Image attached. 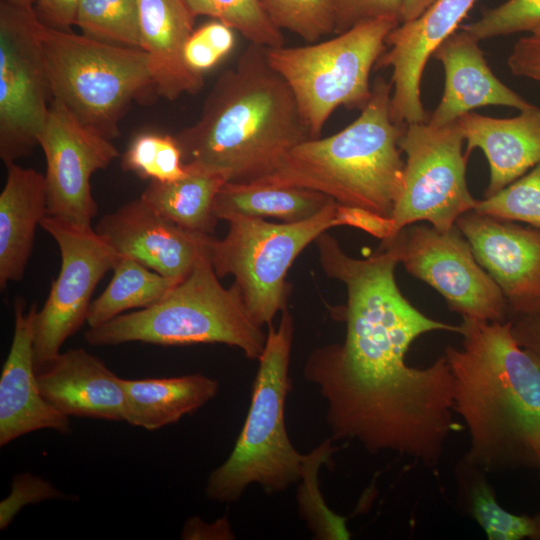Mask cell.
I'll list each match as a JSON object with an SVG mask.
<instances>
[{
    "mask_svg": "<svg viewBox=\"0 0 540 540\" xmlns=\"http://www.w3.org/2000/svg\"><path fill=\"white\" fill-rule=\"evenodd\" d=\"M511 332L519 346L540 359V314L511 319Z\"/></svg>",
    "mask_w": 540,
    "mask_h": 540,
    "instance_id": "43",
    "label": "cell"
},
{
    "mask_svg": "<svg viewBox=\"0 0 540 540\" xmlns=\"http://www.w3.org/2000/svg\"><path fill=\"white\" fill-rule=\"evenodd\" d=\"M33 8L0 3V158L28 156L53 100Z\"/></svg>",
    "mask_w": 540,
    "mask_h": 540,
    "instance_id": "11",
    "label": "cell"
},
{
    "mask_svg": "<svg viewBox=\"0 0 540 540\" xmlns=\"http://www.w3.org/2000/svg\"><path fill=\"white\" fill-rule=\"evenodd\" d=\"M435 0H402V21L409 22L421 16Z\"/></svg>",
    "mask_w": 540,
    "mask_h": 540,
    "instance_id": "44",
    "label": "cell"
},
{
    "mask_svg": "<svg viewBox=\"0 0 540 540\" xmlns=\"http://www.w3.org/2000/svg\"><path fill=\"white\" fill-rule=\"evenodd\" d=\"M334 219L336 226L355 227L382 241L393 237V222L390 217L360 207L337 204Z\"/></svg>",
    "mask_w": 540,
    "mask_h": 540,
    "instance_id": "39",
    "label": "cell"
},
{
    "mask_svg": "<svg viewBox=\"0 0 540 540\" xmlns=\"http://www.w3.org/2000/svg\"><path fill=\"white\" fill-rule=\"evenodd\" d=\"M192 13L208 16L237 30L249 43L267 48L284 46L285 38L260 0H184Z\"/></svg>",
    "mask_w": 540,
    "mask_h": 540,
    "instance_id": "31",
    "label": "cell"
},
{
    "mask_svg": "<svg viewBox=\"0 0 540 540\" xmlns=\"http://www.w3.org/2000/svg\"><path fill=\"white\" fill-rule=\"evenodd\" d=\"M331 198L311 189L257 183L226 182L214 201L217 219L236 215L274 217L297 222L318 213Z\"/></svg>",
    "mask_w": 540,
    "mask_h": 540,
    "instance_id": "26",
    "label": "cell"
},
{
    "mask_svg": "<svg viewBox=\"0 0 540 540\" xmlns=\"http://www.w3.org/2000/svg\"><path fill=\"white\" fill-rule=\"evenodd\" d=\"M121 166L143 179L158 182L174 181L187 174L175 136L158 132L136 135L122 157Z\"/></svg>",
    "mask_w": 540,
    "mask_h": 540,
    "instance_id": "32",
    "label": "cell"
},
{
    "mask_svg": "<svg viewBox=\"0 0 540 540\" xmlns=\"http://www.w3.org/2000/svg\"><path fill=\"white\" fill-rule=\"evenodd\" d=\"M532 33L540 34V26L537 29H535Z\"/></svg>",
    "mask_w": 540,
    "mask_h": 540,
    "instance_id": "46",
    "label": "cell"
},
{
    "mask_svg": "<svg viewBox=\"0 0 540 540\" xmlns=\"http://www.w3.org/2000/svg\"><path fill=\"white\" fill-rule=\"evenodd\" d=\"M280 30L298 35L307 43L334 34L335 0H260Z\"/></svg>",
    "mask_w": 540,
    "mask_h": 540,
    "instance_id": "33",
    "label": "cell"
},
{
    "mask_svg": "<svg viewBox=\"0 0 540 540\" xmlns=\"http://www.w3.org/2000/svg\"><path fill=\"white\" fill-rule=\"evenodd\" d=\"M185 165L184 177L170 182L151 181L140 197L180 227L212 235L218 220L214 201L229 178L225 172L207 166Z\"/></svg>",
    "mask_w": 540,
    "mask_h": 540,
    "instance_id": "25",
    "label": "cell"
},
{
    "mask_svg": "<svg viewBox=\"0 0 540 540\" xmlns=\"http://www.w3.org/2000/svg\"><path fill=\"white\" fill-rule=\"evenodd\" d=\"M54 498L65 495L49 482L29 473L15 476L10 495L0 504V528L6 529L23 506Z\"/></svg>",
    "mask_w": 540,
    "mask_h": 540,
    "instance_id": "38",
    "label": "cell"
},
{
    "mask_svg": "<svg viewBox=\"0 0 540 540\" xmlns=\"http://www.w3.org/2000/svg\"><path fill=\"white\" fill-rule=\"evenodd\" d=\"M477 0H435L417 19L400 23L386 38L390 46L376 68L392 69L390 116L397 125L427 122L420 84L429 57L465 18Z\"/></svg>",
    "mask_w": 540,
    "mask_h": 540,
    "instance_id": "16",
    "label": "cell"
},
{
    "mask_svg": "<svg viewBox=\"0 0 540 540\" xmlns=\"http://www.w3.org/2000/svg\"><path fill=\"white\" fill-rule=\"evenodd\" d=\"M539 472H540V468H539ZM539 479H540V473H539Z\"/></svg>",
    "mask_w": 540,
    "mask_h": 540,
    "instance_id": "47",
    "label": "cell"
},
{
    "mask_svg": "<svg viewBox=\"0 0 540 540\" xmlns=\"http://www.w3.org/2000/svg\"><path fill=\"white\" fill-rule=\"evenodd\" d=\"M332 442L333 439L328 438L306 454L298 481V511L315 539L347 540L350 539V532L346 518L328 508L319 489V469L336 451Z\"/></svg>",
    "mask_w": 540,
    "mask_h": 540,
    "instance_id": "29",
    "label": "cell"
},
{
    "mask_svg": "<svg viewBox=\"0 0 540 540\" xmlns=\"http://www.w3.org/2000/svg\"><path fill=\"white\" fill-rule=\"evenodd\" d=\"M105 290L91 302L87 323L98 327L125 311L158 303L180 281L161 275L128 255H119Z\"/></svg>",
    "mask_w": 540,
    "mask_h": 540,
    "instance_id": "28",
    "label": "cell"
},
{
    "mask_svg": "<svg viewBox=\"0 0 540 540\" xmlns=\"http://www.w3.org/2000/svg\"><path fill=\"white\" fill-rule=\"evenodd\" d=\"M95 230L119 255L178 281L209 254L214 239L180 227L141 197L103 216Z\"/></svg>",
    "mask_w": 540,
    "mask_h": 540,
    "instance_id": "17",
    "label": "cell"
},
{
    "mask_svg": "<svg viewBox=\"0 0 540 540\" xmlns=\"http://www.w3.org/2000/svg\"><path fill=\"white\" fill-rule=\"evenodd\" d=\"M0 194V287L25 273L36 229L48 215L45 175L16 163Z\"/></svg>",
    "mask_w": 540,
    "mask_h": 540,
    "instance_id": "23",
    "label": "cell"
},
{
    "mask_svg": "<svg viewBox=\"0 0 540 540\" xmlns=\"http://www.w3.org/2000/svg\"><path fill=\"white\" fill-rule=\"evenodd\" d=\"M390 18L402 21V0H335V31L341 34L367 21Z\"/></svg>",
    "mask_w": 540,
    "mask_h": 540,
    "instance_id": "37",
    "label": "cell"
},
{
    "mask_svg": "<svg viewBox=\"0 0 540 540\" xmlns=\"http://www.w3.org/2000/svg\"><path fill=\"white\" fill-rule=\"evenodd\" d=\"M455 225L501 289L509 320L540 314V229L475 211L461 215Z\"/></svg>",
    "mask_w": 540,
    "mask_h": 540,
    "instance_id": "15",
    "label": "cell"
},
{
    "mask_svg": "<svg viewBox=\"0 0 540 540\" xmlns=\"http://www.w3.org/2000/svg\"><path fill=\"white\" fill-rule=\"evenodd\" d=\"M141 49L157 95L173 101L182 94H197L204 76L185 63L184 48L194 31L196 16L184 0H137Z\"/></svg>",
    "mask_w": 540,
    "mask_h": 540,
    "instance_id": "21",
    "label": "cell"
},
{
    "mask_svg": "<svg viewBox=\"0 0 540 540\" xmlns=\"http://www.w3.org/2000/svg\"><path fill=\"white\" fill-rule=\"evenodd\" d=\"M53 99L113 140L131 102L154 84L145 51L38 23Z\"/></svg>",
    "mask_w": 540,
    "mask_h": 540,
    "instance_id": "7",
    "label": "cell"
},
{
    "mask_svg": "<svg viewBox=\"0 0 540 540\" xmlns=\"http://www.w3.org/2000/svg\"><path fill=\"white\" fill-rule=\"evenodd\" d=\"M337 204L331 198L318 213L297 222L232 216L226 220V236L213 239L209 258L217 276L234 277L250 315L261 327L271 325L286 309L287 272L306 246L336 226Z\"/></svg>",
    "mask_w": 540,
    "mask_h": 540,
    "instance_id": "9",
    "label": "cell"
},
{
    "mask_svg": "<svg viewBox=\"0 0 540 540\" xmlns=\"http://www.w3.org/2000/svg\"><path fill=\"white\" fill-rule=\"evenodd\" d=\"M267 334L250 315L239 287L224 288L209 254L158 303L121 314L84 335L92 346L142 342L163 346L219 343L261 356Z\"/></svg>",
    "mask_w": 540,
    "mask_h": 540,
    "instance_id": "5",
    "label": "cell"
},
{
    "mask_svg": "<svg viewBox=\"0 0 540 540\" xmlns=\"http://www.w3.org/2000/svg\"><path fill=\"white\" fill-rule=\"evenodd\" d=\"M13 5L24 7V8H33L35 0H4Z\"/></svg>",
    "mask_w": 540,
    "mask_h": 540,
    "instance_id": "45",
    "label": "cell"
},
{
    "mask_svg": "<svg viewBox=\"0 0 540 540\" xmlns=\"http://www.w3.org/2000/svg\"><path fill=\"white\" fill-rule=\"evenodd\" d=\"M457 124L467 142L466 157L480 149L489 163L490 181L485 197H490L520 178L540 162V107L512 118H494L468 112Z\"/></svg>",
    "mask_w": 540,
    "mask_h": 540,
    "instance_id": "22",
    "label": "cell"
},
{
    "mask_svg": "<svg viewBox=\"0 0 540 540\" xmlns=\"http://www.w3.org/2000/svg\"><path fill=\"white\" fill-rule=\"evenodd\" d=\"M127 420L132 426L156 430L178 422L212 400L219 382L195 373L176 377L123 379Z\"/></svg>",
    "mask_w": 540,
    "mask_h": 540,
    "instance_id": "24",
    "label": "cell"
},
{
    "mask_svg": "<svg viewBox=\"0 0 540 540\" xmlns=\"http://www.w3.org/2000/svg\"><path fill=\"white\" fill-rule=\"evenodd\" d=\"M397 20L360 23L323 42L267 48L269 65L290 87L312 139L340 106L362 110L372 96L369 77L386 51Z\"/></svg>",
    "mask_w": 540,
    "mask_h": 540,
    "instance_id": "8",
    "label": "cell"
},
{
    "mask_svg": "<svg viewBox=\"0 0 540 540\" xmlns=\"http://www.w3.org/2000/svg\"><path fill=\"white\" fill-rule=\"evenodd\" d=\"M391 93V82L378 77L356 120L293 147L270 175L253 183L311 189L338 204L391 217L405 165L398 145L405 125L391 119Z\"/></svg>",
    "mask_w": 540,
    "mask_h": 540,
    "instance_id": "4",
    "label": "cell"
},
{
    "mask_svg": "<svg viewBox=\"0 0 540 540\" xmlns=\"http://www.w3.org/2000/svg\"><path fill=\"white\" fill-rule=\"evenodd\" d=\"M480 41L461 29L447 37L433 52L445 73V86L440 103L428 119L434 126L456 122L474 109L501 105L529 110L534 107L502 83L488 66Z\"/></svg>",
    "mask_w": 540,
    "mask_h": 540,
    "instance_id": "20",
    "label": "cell"
},
{
    "mask_svg": "<svg viewBox=\"0 0 540 540\" xmlns=\"http://www.w3.org/2000/svg\"><path fill=\"white\" fill-rule=\"evenodd\" d=\"M36 373L44 399L65 416L126 422L123 378L84 349L60 352Z\"/></svg>",
    "mask_w": 540,
    "mask_h": 540,
    "instance_id": "19",
    "label": "cell"
},
{
    "mask_svg": "<svg viewBox=\"0 0 540 540\" xmlns=\"http://www.w3.org/2000/svg\"><path fill=\"white\" fill-rule=\"evenodd\" d=\"M182 539H233L229 521L226 517L217 519L214 523H206L198 517L186 521L182 532Z\"/></svg>",
    "mask_w": 540,
    "mask_h": 540,
    "instance_id": "42",
    "label": "cell"
},
{
    "mask_svg": "<svg viewBox=\"0 0 540 540\" xmlns=\"http://www.w3.org/2000/svg\"><path fill=\"white\" fill-rule=\"evenodd\" d=\"M38 145L46 159L48 215L91 225L97 213L91 176L119 156L112 140L83 124L53 99Z\"/></svg>",
    "mask_w": 540,
    "mask_h": 540,
    "instance_id": "14",
    "label": "cell"
},
{
    "mask_svg": "<svg viewBox=\"0 0 540 540\" xmlns=\"http://www.w3.org/2000/svg\"><path fill=\"white\" fill-rule=\"evenodd\" d=\"M266 49L249 43L219 75L199 119L175 136L184 163L223 171L229 182L253 183L270 175L293 147L312 139Z\"/></svg>",
    "mask_w": 540,
    "mask_h": 540,
    "instance_id": "3",
    "label": "cell"
},
{
    "mask_svg": "<svg viewBox=\"0 0 540 540\" xmlns=\"http://www.w3.org/2000/svg\"><path fill=\"white\" fill-rule=\"evenodd\" d=\"M390 240L406 271L441 294L451 311L484 321L509 320L508 304L501 289L477 261L470 243L456 225L440 231L431 225L415 223Z\"/></svg>",
    "mask_w": 540,
    "mask_h": 540,
    "instance_id": "13",
    "label": "cell"
},
{
    "mask_svg": "<svg viewBox=\"0 0 540 540\" xmlns=\"http://www.w3.org/2000/svg\"><path fill=\"white\" fill-rule=\"evenodd\" d=\"M507 64L518 77L540 83V34L529 33L519 38L512 48Z\"/></svg>",
    "mask_w": 540,
    "mask_h": 540,
    "instance_id": "40",
    "label": "cell"
},
{
    "mask_svg": "<svg viewBox=\"0 0 540 540\" xmlns=\"http://www.w3.org/2000/svg\"><path fill=\"white\" fill-rule=\"evenodd\" d=\"M315 242L324 272L344 283L347 305L344 342L313 351L308 361L314 368L366 388L395 389L415 375L416 367L405 359L415 339L432 331L460 333V325L426 316L401 293L395 279L400 261L392 240H384L363 259L347 255L325 232Z\"/></svg>",
    "mask_w": 540,
    "mask_h": 540,
    "instance_id": "2",
    "label": "cell"
},
{
    "mask_svg": "<svg viewBox=\"0 0 540 540\" xmlns=\"http://www.w3.org/2000/svg\"><path fill=\"white\" fill-rule=\"evenodd\" d=\"M473 211L501 220L525 222L540 229V162L525 176L494 195L478 200Z\"/></svg>",
    "mask_w": 540,
    "mask_h": 540,
    "instance_id": "34",
    "label": "cell"
},
{
    "mask_svg": "<svg viewBox=\"0 0 540 540\" xmlns=\"http://www.w3.org/2000/svg\"><path fill=\"white\" fill-rule=\"evenodd\" d=\"M512 321L463 317L447 346L453 410L468 429L463 456L486 473L540 468V359L519 346Z\"/></svg>",
    "mask_w": 540,
    "mask_h": 540,
    "instance_id": "1",
    "label": "cell"
},
{
    "mask_svg": "<svg viewBox=\"0 0 540 540\" xmlns=\"http://www.w3.org/2000/svg\"><path fill=\"white\" fill-rule=\"evenodd\" d=\"M25 307L22 299L16 301L12 343L0 377V446L41 429L71 432L69 417L40 392L34 361L37 308L32 305L25 312Z\"/></svg>",
    "mask_w": 540,
    "mask_h": 540,
    "instance_id": "18",
    "label": "cell"
},
{
    "mask_svg": "<svg viewBox=\"0 0 540 540\" xmlns=\"http://www.w3.org/2000/svg\"><path fill=\"white\" fill-rule=\"evenodd\" d=\"M463 135L457 121L445 126L427 122L404 127L398 145L406 154L403 185L391 215L393 237L417 222L446 231L476 207L467 187Z\"/></svg>",
    "mask_w": 540,
    "mask_h": 540,
    "instance_id": "10",
    "label": "cell"
},
{
    "mask_svg": "<svg viewBox=\"0 0 540 540\" xmlns=\"http://www.w3.org/2000/svg\"><path fill=\"white\" fill-rule=\"evenodd\" d=\"M458 496L489 540H540V513L516 515L497 501L487 473L462 457L455 467Z\"/></svg>",
    "mask_w": 540,
    "mask_h": 540,
    "instance_id": "27",
    "label": "cell"
},
{
    "mask_svg": "<svg viewBox=\"0 0 540 540\" xmlns=\"http://www.w3.org/2000/svg\"><path fill=\"white\" fill-rule=\"evenodd\" d=\"M233 29L214 20L203 24L192 32L184 48V59L188 68L203 75L215 67L233 49Z\"/></svg>",
    "mask_w": 540,
    "mask_h": 540,
    "instance_id": "36",
    "label": "cell"
},
{
    "mask_svg": "<svg viewBox=\"0 0 540 540\" xmlns=\"http://www.w3.org/2000/svg\"><path fill=\"white\" fill-rule=\"evenodd\" d=\"M539 26L540 0H507L486 10L462 29L481 41L520 32L532 33Z\"/></svg>",
    "mask_w": 540,
    "mask_h": 540,
    "instance_id": "35",
    "label": "cell"
},
{
    "mask_svg": "<svg viewBox=\"0 0 540 540\" xmlns=\"http://www.w3.org/2000/svg\"><path fill=\"white\" fill-rule=\"evenodd\" d=\"M75 25L91 39L141 49L137 0H81Z\"/></svg>",
    "mask_w": 540,
    "mask_h": 540,
    "instance_id": "30",
    "label": "cell"
},
{
    "mask_svg": "<svg viewBox=\"0 0 540 540\" xmlns=\"http://www.w3.org/2000/svg\"><path fill=\"white\" fill-rule=\"evenodd\" d=\"M81 0H35L33 10L38 20L47 27L71 31L75 25Z\"/></svg>",
    "mask_w": 540,
    "mask_h": 540,
    "instance_id": "41",
    "label": "cell"
},
{
    "mask_svg": "<svg viewBox=\"0 0 540 540\" xmlns=\"http://www.w3.org/2000/svg\"><path fill=\"white\" fill-rule=\"evenodd\" d=\"M57 242L61 267L34 321L36 370L55 358L64 342L87 322L92 294L119 254L91 225L47 215L40 225Z\"/></svg>",
    "mask_w": 540,
    "mask_h": 540,
    "instance_id": "12",
    "label": "cell"
},
{
    "mask_svg": "<svg viewBox=\"0 0 540 540\" xmlns=\"http://www.w3.org/2000/svg\"><path fill=\"white\" fill-rule=\"evenodd\" d=\"M293 332L287 309L277 329L269 325L246 420L230 455L207 479L205 494L212 501L235 502L252 484L274 494L300 480L306 454L296 450L285 423Z\"/></svg>",
    "mask_w": 540,
    "mask_h": 540,
    "instance_id": "6",
    "label": "cell"
}]
</instances>
